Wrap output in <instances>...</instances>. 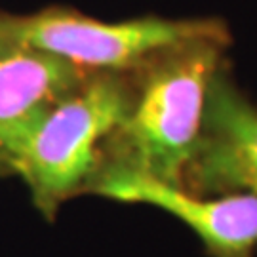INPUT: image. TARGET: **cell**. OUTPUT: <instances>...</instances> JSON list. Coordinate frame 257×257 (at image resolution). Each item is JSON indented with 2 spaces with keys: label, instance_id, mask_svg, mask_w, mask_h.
Segmentation results:
<instances>
[{
  "label": "cell",
  "instance_id": "277c9868",
  "mask_svg": "<svg viewBox=\"0 0 257 257\" xmlns=\"http://www.w3.org/2000/svg\"><path fill=\"white\" fill-rule=\"evenodd\" d=\"M88 193L118 202L147 204L172 213L200 238L211 257H255L257 196H204L149 175L103 170L93 175Z\"/></svg>",
  "mask_w": 257,
  "mask_h": 257
},
{
  "label": "cell",
  "instance_id": "8992f818",
  "mask_svg": "<svg viewBox=\"0 0 257 257\" xmlns=\"http://www.w3.org/2000/svg\"><path fill=\"white\" fill-rule=\"evenodd\" d=\"M90 73L37 52H0V147Z\"/></svg>",
  "mask_w": 257,
  "mask_h": 257
},
{
  "label": "cell",
  "instance_id": "7a4b0ae2",
  "mask_svg": "<svg viewBox=\"0 0 257 257\" xmlns=\"http://www.w3.org/2000/svg\"><path fill=\"white\" fill-rule=\"evenodd\" d=\"M132 92V71H92L0 147V170L18 175L38 211L52 221L67 200L88 193Z\"/></svg>",
  "mask_w": 257,
  "mask_h": 257
},
{
  "label": "cell",
  "instance_id": "6da1fadb",
  "mask_svg": "<svg viewBox=\"0 0 257 257\" xmlns=\"http://www.w3.org/2000/svg\"><path fill=\"white\" fill-rule=\"evenodd\" d=\"M229 44L230 35L185 40L132 71L128 112L105 141L97 172H132L181 187L202 132L211 82L229 65Z\"/></svg>",
  "mask_w": 257,
  "mask_h": 257
},
{
  "label": "cell",
  "instance_id": "3957f363",
  "mask_svg": "<svg viewBox=\"0 0 257 257\" xmlns=\"http://www.w3.org/2000/svg\"><path fill=\"white\" fill-rule=\"evenodd\" d=\"M230 35L211 18L168 19L158 16L103 21L67 6L31 14L0 10V52L27 50L63 59L84 71H136L168 46L200 37Z\"/></svg>",
  "mask_w": 257,
  "mask_h": 257
},
{
  "label": "cell",
  "instance_id": "5b68a950",
  "mask_svg": "<svg viewBox=\"0 0 257 257\" xmlns=\"http://www.w3.org/2000/svg\"><path fill=\"white\" fill-rule=\"evenodd\" d=\"M181 189L204 196H257V105L230 78L229 65L211 82Z\"/></svg>",
  "mask_w": 257,
  "mask_h": 257
}]
</instances>
